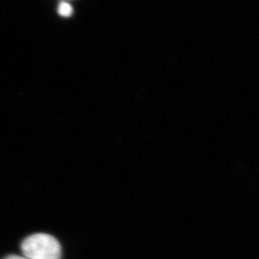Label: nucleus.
<instances>
[{"label": "nucleus", "mask_w": 259, "mask_h": 259, "mask_svg": "<svg viewBox=\"0 0 259 259\" xmlns=\"http://www.w3.org/2000/svg\"><path fill=\"white\" fill-rule=\"evenodd\" d=\"M4 259H28L25 256H20V255H9Z\"/></svg>", "instance_id": "7ed1b4c3"}, {"label": "nucleus", "mask_w": 259, "mask_h": 259, "mask_svg": "<svg viewBox=\"0 0 259 259\" xmlns=\"http://www.w3.org/2000/svg\"><path fill=\"white\" fill-rule=\"evenodd\" d=\"M60 1H67V2H69V1H71V0H60Z\"/></svg>", "instance_id": "20e7f679"}, {"label": "nucleus", "mask_w": 259, "mask_h": 259, "mask_svg": "<svg viewBox=\"0 0 259 259\" xmlns=\"http://www.w3.org/2000/svg\"><path fill=\"white\" fill-rule=\"evenodd\" d=\"M21 251L28 259H61L59 241L47 233H36L21 243Z\"/></svg>", "instance_id": "f257e3e1"}, {"label": "nucleus", "mask_w": 259, "mask_h": 259, "mask_svg": "<svg viewBox=\"0 0 259 259\" xmlns=\"http://www.w3.org/2000/svg\"><path fill=\"white\" fill-rule=\"evenodd\" d=\"M58 13L61 17L64 18H69L73 14V8L71 4L67 1H61L58 6Z\"/></svg>", "instance_id": "f03ea898"}]
</instances>
